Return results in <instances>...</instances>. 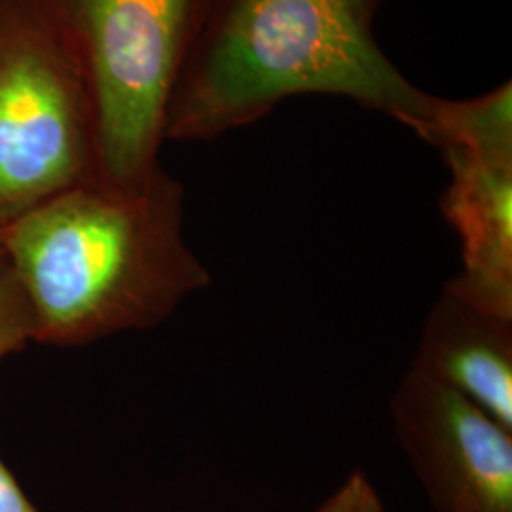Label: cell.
I'll return each instance as SVG.
<instances>
[{"label":"cell","instance_id":"6da1fadb","mask_svg":"<svg viewBox=\"0 0 512 512\" xmlns=\"http://www.w3.org/2000/svg\"><path fill=\"white\" fill-rule=\"evenodd\" d=\"M183 186H74L0 228V255L35 319V342L73 348L150 329L211 283L183 234Z\"/></svg>","mask_w":512,"mask_h":512},{"label":"cell","instance_id":"7a4b0ae2","mask_svg":"<svg viewBox=\"0 0 512 512\" xmlns=\"http://www.w3.org/2000/svg\"><path fill=\"white\" fill-rule=\"evenodd\" d=\"M376 0H203L165 118L169 139H211L300 93L380 110L429 143L439 99L372 33Z\"/></svg>","mask_w":512,"mask_h":512},{"label":"cell","instance_id":"3957f363","mask_svg":"<svg viewBox=\"0 0 512 512\" xmlns=\"http://www.w3.org/2000/svg\"><path fill=\"white\" fill-rule=\"evenodd\" d=\"M203 0H59L57 31L92 110L97 184L147 186Z\"/></svg>","mask_w":512,"mask_h":512},{"label":"cell","instance_id":"277c9868","mask_svg":"<svg viewBox=\"0 0 512 512\" xmlns=\"http://www.w3.org/2000/svg\"><path fill=\"white\" fill-rule=\"evenodd\" d=\"M92 110L57 27H0V228L95 183Z\"/></svg>","mask_w":512,"mask_h":512},{"label":"cell","instance_id":"5b68a950","mask_svg":"<svg viewBox=\"0 0 512 512\" xmlns=\"http://www.w3.org/2000/svg\"><path fill=\"white\" fill-rule=\"evenodd\" d=\"M393 431L435 512H512V431L458 393L408 370Z\"/></svg>","mask_w":512,"mask_h":512},{"label":"cell","instance_id":"8992f818","mask_svg":"<svg viewBox=\"0 0 512 512\" xmlns=\"http://www.w3.org/2000/svg\"><path fill=\"white\" fill-rule=\"evenodd\" d=\"M452 181L442 215L461 245V272L446 285L465 300L512 319V158L444 148Z\"/></svg>","mask_w":512,"mask_h":512},{"label":"cell","instance_id":"52a82bcc","mask_svg":"<svg viewBox=\"0 0 512 512\" xmlns=\"http://www.w3.org/2000/svg\"><path fill=\"white\" fill-rule=\"evenodd\" d=\"M410 370L512 431V319L482 310L444 285L425 317Z\"/></svg>","mask_w":512,"mask_h":512},{"label":"cell","instance_id":"ba28073f","mask_svg":"<svg viewBox=\"0 0 512 512\" xmlns=\"http://www.w3.org/2000/svg\"><path fill=\"white\" fill-rule=\"evenodd\" d=\"M431 145L512 158L511 82L469 101L439 99Z\"/></svg>","mask_w":512,"mask_h":512},{"label":"cell","instance_id":"9c48e42d","mask_svg":"<svg viewBox=\"0 0 512 512\" xmlns=\"http://www.w3.org/2000/svg\"><path fill=\"white\" fill-rule=\"evenodd\" d=\"M35 342V319L23 287L0 255V361Z\"/></svg>","mask_w":512,"mask_h":512},{"label":"cell","instance_id":"30bf717a","mask_svg":"<svg viewBox=\"0 0 512 512\" xmlns=\"http://www.w3.org/2000/svg\"><path fill=\"white\" fill-rule=\"evenodd\" d=\"M315 512H387L368 476L355 471Z\"/></svg>","mask_w":512,"mask_h":512},{"label":"cell","instance_id":"8fae6325","mask_svg":"<svg viewBox=\"0 0 512 512\" xmlns=\"http://www.w3.org/2000/svg\"><path fill=\"white\" fill-rule=\"evenodd\" d=\"M0 512H38L0 459Z\"/></svg>","mask_w":512,"mask_h":512}]
</instances>
